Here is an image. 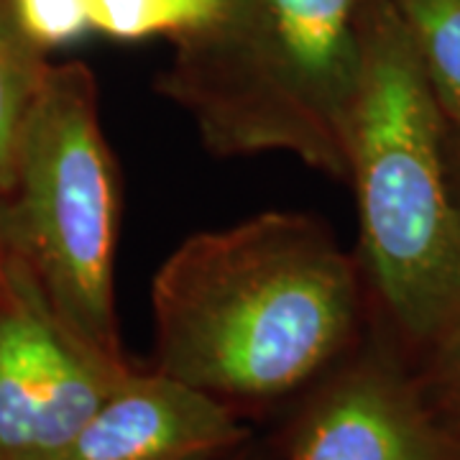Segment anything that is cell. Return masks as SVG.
Instances as JSON below:
<instances>
[{
    "label": "cell",
    "mask_w": 460,
    "mask_h": 460,
    "mask_svg": "<svg viewBox=\"0 0 460 460\" xmlns=\"http://www.w3.org/2000/svg\"><path fill=\"white\" fill-rule=\"evenodd\" d=\"M223 3H226V0H223Z\"/></svg>",
    "instance_id": "16"
},
{
    "label": "cell",
    "mask_w": 460,
    "mask_h": 460,
    "mask_svg": "<svg viewBox=\"0 0 460 460\" xmlns=\"http://www.w3.org/2000/svg\"><path fill=\"white\" fill-rule=\"evenodd\" d=\"M363 0H228L180 33L156 93L192 118L215 156L292 154L348 180L363 80Z\"/></svg>",
    "instance_id": "3"
},
{
    "label": "cell",
    "mask_w": 460,
    "mask_h": 460,
    "mask_svg": "<svg viewBox=\"0 0 460 460\" xmlns=\"http://www.w3.org/2000/svg\"><path fill=\"white\" fill-rule=\"evenodd\" d=\"M5 287V246H3V233H0V292Z\"/></svg>",
    "instance_id": "15"
},
{
    "label": "cell",
    "mask_w": 460,
    "mask_h": 460,
    "mask_svg": "<svg viewBox=\"0 0 460 460\" xmlns=\"http://www.w3.org/2000/svg\"><path fill=\"white\" fill-rule=\"evenodd\" d=\"M445 126L392 3L368 0L348 180L363 279L384 332L410 358L460 325V210L447 180Z\"/></svg>",
    "instance_id": "2"
},
{
    "label": "cell",
    "mask_w": 460,
    "mask_h": 460,
    "mask_svg": "<svg viewBox=\"0 0 460 460\" xmlns=\"http://www.w3.org/2000/svg\"><path fill=\"white\" fill-rule=\"evenodd\" d=\"M361 279L310 215L195 233L151 284L154 368L233 407L295 394L358 343Z\"/></svg>",
    "instance_id": "1"
},
{
    "label": "cell",
    "mask_w": 460,
    "mask_h": 460,
    "mask_svg": "<svg viewBox=\"0 0 460 460\" xmlns=\"http://www.w3.org/2000/svg\"><path fill=\"white\" fill-rule=\"evenodd\" d=\"M228 3V0H226ZM223 0H90V23L113 39L184 33L210 23Z\"/></svg>",
    "instance_id": "10"
},
{
    "label": "cell",
    "mask_w": 460,
    "mask_h": 460,
    "mask_svg": "<svg viewBox=\"0 0 460 460\" xmlns=\"http://www.w3.org/2000/svg\"><path fill=\"white\" fill-rule=\"evenodd\" d=\"M411 363L429 407L447 428L460 432V325L417 353Z\"/></svg>",
    "instance_id": "11"
},
{
    "label": "cell",
    "mask_w": 460,
    "mask_h": 460,
    "mask_svg": "<svg viewBox=\"0 0 460 460\" xmlns=\"http://www.w3.org/2000/svg\"><path fill=\"white\" fill-rule=\"evenodd\" d=\"M5 198V261L72 338L108 361L128 363L113 295L120 181L100 123L98 84L83 65L49 69Z\"/></svg>",
    "instance_id": "4"
},
{
    "label": "cell",
    "mask_w": 460,
    "mask_h": 460,
    "mask_svg": "<svg viewBox=\"0 0 460 460\" xmlns=\"http://www.w3.org/2000/svg\"><path fill=\"white\" fill-rule=\"evenodd\" d=\"M72 338L5 261L0 292V460H59L131 374Z\"/></svg>",
    "instance_id": "5"
},
{
    "label": "cell",
    "mask_w": 460,
    "mask_h": 460,
    "mask_svg": "<svg viewBox=\"0 0 460 460\" xmlns=\"http://www.w3.org/2000/svg\"><path fill=\"white\" fill-rule=\"evenodd\" d=\"M13 16L39 49L77 41L90 23V0H11Z\"/></svg>",
    "instance_id": "12"
},
{
    "label": "cell",
    "mask_w": 460,
    "mask_h": 460,
    "mask_svg": "<svg viewBox=\"0 0 460 460\" xmlns=\"http://www.w3.org/2000/svg\"><path fill=\"white\" fill-rule=\"evenodd\" d=\"M284 460H460V432L429 407L411 358L381 330L313 384Z\"/></svg>",
    "instance_id": "6"
},
{
    "label": "cell",
    "mask_w": 460,
    "mask_h": 460,
    "mask_svg": "<svg viewBox=\"0 0 460 460\" xmlns=\"http://www.w3.org/2000/svg\"><path fill=\"white\" fill-rule=\"evenodd\" d=\"M228 460H271V456H266L263 450H259V447H253V445L248 443L246 447H241L235 456H230Z\"/></svg>",
    "instance_id": "14"
},
{
    "label": "cell",
    "mask_w": 460,
    "mask_h": 460,
    "mask_svg": "<svg viewBox=\"0 0 460 460\" xmlns=\"http://www.w3.org/2000/svg\"><path fill=\"white\" fill-rule=\"evenodd\" d=\"M0 0V198L13 190L23 128L51 66Z\"/></svg>",
    "instance_id": "8"
},
{
    "label": "cell",
    "mask_w": 460,
    "mask_h": 460,
    "mask_svg": "<svg viewBox=\"0 0 460 460\" xmlns=\"http://www.w3.org/2000/svg\"><path fill=\"white\" fill-rule=\"evenodd\" d=\"M445 162H447L450 192L460 210V123L445 126Z\"/></svg>",
    "instance_id": "13"
},
{
    "label": "cell",
    "mask_w": 460,
    "mask_h": 460,
    "mask_svg": "<svg viewBox=\"0 0 460 460\" xmlns=\"http://www.w3.org/2000/svg\"><path fill=\"white\" fill-rule=\"evenodd\" d=\"M248 443L238 407L154 368L123 378L59 460H228Z\"/></svg>",
    "instance_id": "7"
},
{
    "label": "cell",
    "mask_w": 460,
    "mask_h": 460,
    "mask_svg": "<svg viewBox=\"0 0 460 460\" xmlns=\"http://www.w3.org/2000/svg\"><path fill=\"white\" fill-rule=\"evenodd\" d=\"M445 120L460 123V0H389Z\"/></svg>",
    "instance_id": "9"
}]
</instances>
